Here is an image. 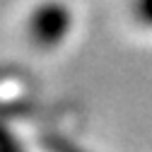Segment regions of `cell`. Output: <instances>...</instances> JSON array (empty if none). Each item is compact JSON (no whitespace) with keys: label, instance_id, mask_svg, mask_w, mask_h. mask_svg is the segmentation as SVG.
<instances>
[{"label":"cell","instance_id":"7a4b0ae2","mask_svg":"<svg viewBox=\"0 0 152 152\" xmlns=\"http://www.w3.org/2000/svg\"><path fill=\"white\" fill-rule=\"evenodd\" d=\"M130 12L140 27L152 29V0H130Z\"/></svg>","mask_w":152,"mask_h":152},{"label":"cell","instance_id":"6da1fadb","mask_svg":"<svg viewBox=\"0 0 152 152\" xmlns=\"http://www.w3.org/2000/svg\"><path fill=\"white\" fill-rule=\"evenodd\" d=\"M75 27V15L68 3L41 0L27 17V34L34 46L44 51L61 48Z\"/></svg>","mask_w":152,"mask_h":152}]
</instances>
